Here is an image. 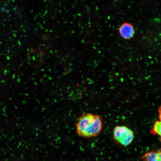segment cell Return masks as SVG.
I'll return each instance as SVG.
<instances>
[{
    "label": "cell",
    "mask_w": 161,
    "mask_h": 161,
    "mask_svg": "<svg viewBox=\"0 0 161 161\" xmlns=\"http://www.w3.org/2000/svg\"><path fill=\"white\" fill-rule=\"evenodd\" d=\"M103 126V121L100 116L91 113H83L76 123V131L80 136L92 137L100 134Z\"/></svg>",
    "instance_id": "1"
},
{
    "label": "cell",
    "mask_w": 161,
    "mask_h": 161,
    "mask_svg": "<svg viewBox=\"0 0 161 161\" xmlns=\"http://www.w3.org/2000/svg\"><path fill=\"white\" fill-rule=\"evenodd\" d=\"M113 138L117 143L124 146L131 143L134 138L133 131L126 126H117L113 130Z\"/></svg>",
    "instance_id": "2"
},
{
    "label": "cell",
    "mask_w": 161,
    "mask_h": 161,
    "mask_svg": "<svg viewBox=\"0 0 161 161\" xmlns=\"http://www.w3.org/2000/svg\"><path fill=\"white\" fill-rule=\"evenodd\" d=\"M143 161H161V147L157 150H152L141 157Z\"/></svg>",
    "instance_id": "3"
},
{
    "label": "cell",
    "mask_w": 161,
    "mask_h": 161,
    "mask_svg": "<svg viewBox=\"0 0 161 161\" xmlns=\"http://www.w3.org/2000/svg\"><path fill=\"white\" fill-rule=\"evenodd\" d=\"M120 33L122 37L125 39H129L134 35V30L133 26L130 24L126 23L120 26Z\"/></svg>",
    "instance_id": "4"
},
{
    "label": "cell",
    "mask_w": 161,
    "mask_h": 161,
    "mask_svg": "<svg viewBox=\"0 0 161 161\" xmlns=\"http://www.w3.org/2000/svg\"><path fill=\"white\" fill-rule=\"evenodd\" d=\"M151 132L153 134L159 136L161 142V121L158 120L155 123Z\"/></svg>",
    "instance_id": "5"
},
{
    "label": "cell",
    "mask_w": 161,
    "mask_h": 161,
    "mask_svg": "<svg viewBox=\"0 0 161 161\" xmlns=\"http://www.w3.org/2000/svg\"><path fill=\"white\" fill-rule=\"evenodd\" d=\"M159 120L161 121V106L159 109Z\"/></svg>",
    "instance_id": "6"
}]
</instances>
